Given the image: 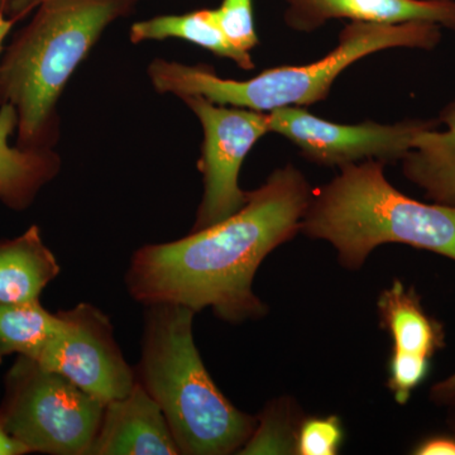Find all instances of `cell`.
<instances>
[{
  "label": "cell",
  "instance_id": "6da1fadb",
  "mask_svg": "<svg viewBox=\"0 0 455 455\" xmlns=\"http://www.w3.org/2000/svg\"><path fill=\"white\" fill-rule=\"evenodd\" d=\"M311 194L296 167L275 171L227 220L137 250L125 275L128 292L143 307L212 309L230 324L262 319L268 309L253 291L254 277L272 251L300 232Z\"/></svg>",
  "mask_w": 455,
  "mask_h": 455
},
{
  "label": "cell",
  "instance_id": "7a4b0ae2",
  "mask_svg": "<svg viewBox=\"0 0 455 455\" xmlns=\"http://www.w3.org/2000/svg\"><path fill=\"white\" fill-rule=\"evenodd\" d=\"M145 307L136 379L163 410L180 454H238L257 418L236 409L212 381L194 340L196 311Z\"/></svg>",
  "mask_w": 455,
  "mask_h": 455
},
{
  "label": "cell",
  "instance_id": "3957f363",
  "mask_svg": "<svg viewBox=\"0 0 455 455\" xmlns=\"http://www.w3.org/2000/svg\"><path fill=\"white\" fill-rule=\"evenodd\" d=\"M381 161L344 164L313 191L300 232L329 242L343 267L359 269L381 244L401 243L455 260V206L418 202L392 187Z\"/></svg>",
  "mask_w": 455,
  "mask_h": 455
},
{
  "label": "cell",
  "instance_id": "277c9868",
  "mask_svg": "<svg viewBox=\"0 0 455 455\" xmlns=\"http://www.w3.org/2000/svg\"><path fill=\"white\" fill-rule=\"evenodd\" d=\"M142 0H41L31 23L0 61V106L18 116L17 146L51 148L57 137L56 104L75 68L101 33L130 16Z\"/></svg>",
  "mask_w": 455,
  "mask_h": 455
},
{
  "label": "cell",
  "instance_id": "5b68a950",
  "mask_svg": "<svg viewBox=\"0 0 455 455\" xmlns=\"http://www.w3.org/2000/svg\"><path fill=\"white\" fill-rule=\"evenodd\" d=\"M440 38L436 23L383 25L352 20L340 32L338 46L311 64L280 66L239 82L218 76L209 66L157 59L149 65L148 76L160 94L179 98L200 95L220 106L268 113L278 108L310 106L324 100L337 77L363 57L394 47L431 50Z\"/></svg>",
  "mask_w": 455,
  "mask_h": 455
},
{
  "label": "cell",
  "instance_id": "8992f818",
  "mask_svg": "<svg viewBox=\"0 0 455 455\" xmlns=\"http://www.w3.org/2000/svg\"><path fill=\"white\" fill-rule=\"evenodd\" d=\"M104 407L61 374L18 355L5 376L0 420L31 453L88 455Z\"/></svg>",
  "mask_w": 455,
  "mask_h": 455
},
{
  "label": "cell",
  "instance_id": "52a82bcc",
  "mask_svg": "<svg viewBox=\"0 0 455 455\" xmlns=\"http://www.w3.org/2000/svg\"><path fill=\"white\" fill-rule=\"evenodd\" d=\"M180 99L196 113L204 131L199 161L204 196L191 229L196 232L227 220L247 202L239 172L251 149L269 133L268 114L220 106L200 95Z\"/></svg>",
  "mask_w": 455,
  "mask_h": 455
},
{
  "label": "cell",
  "instance_id": "ba28073f",
  "mask_svg": "<svg viewBox=\"0 0 455 455\" xmlns=\"http://www.w3.org/2000/svg\"><path fill=\"white\" fill-rule=\"evenodd\" d=\"M57 315L61 319L59 331L29 358L104 405L127 396L137 381L136 371L116 343L109 316L86 302L57 311Z\"/></svg>",
  "mask_w": 455,
  "mask_h": 455
},
{
  "label": "cell",
  "instance_id": "9c48e42d",
  "mask_svg": "<svg viewBox=\"0 0 455 455\" xmlns=\"http://www.w3.org/2000/svg\"><path fill=\"white\" fill-rule=\"evenodd\" d=\"M267 114L269 132L291 140L307 160L338 167L366 160L401 161L411 149L416 134L434 123L340 124L317 118L301 107L278 108Z\"/></svg>",
  "mask_w": 455,
  "mask_h": 455
},
{
  "label": "cell",
  "instance_id": "30bf717a",
  "mask_svg": "<svg viewBox=\"0 0 455 455\" xmlns=\"http://www.w3.org/2000/svg\"><path fill=\"white\" fill-rule=\"evenodd\" d=\"M163 410L139 381L110 401L88 455H179Z\"/></svg>",
  "mask_w": 455,
  "mask_h": 455
},
{
  "label": "cell",
  "instance_id": "8fae6325",
  "mask_svg": "<svg viewBox=\"0 0 455 455\" xmlns=\"http://www.w3.org/2000/svg\"><path fill=\"white\" fill-rule=\"evenodd\" d=\"M284 22L298 32L310 33L328 20L400 25L431 22L455 33V0H284Z\"/></svg>",
  "mask_w": 455,
  "mask_h": 455
},
{
  "label": "cell",
  "instance_id": "7c38bea8",
  "mask_svg": "<svg viewBox=\"0 0 455 455\" xmlns=\"http://www.w3.org/2000/svg\"><path fill=\"white\" fill-rule=\"evenodd\" d=\"M18 116L11 104L0 106V200L13 211L31 206L42 188L56 178L61 160L52 148L26 149L9 145Z\"/></svg>",
  "mask_w": 455,
  "mask_h": 455
},
{
  "label": "cell",
  "instance_id": "4fadbf2b",
  "mask_svg": "<svg viewBox=\"0 0 455 455\" xmlns=\"http://www.w3.org/2000/svg\"><path fill=\"white\" fill-rule=\"evenodd\" d=\"M445 131L431 124L416 134L403 160L407 180L423 188L425 196L442 205L455 206V103L443 110Z\"/></svg>",
  "mask_w": 455,
  "mask_h": 455
},
{
  "label": "cell",
  "instance_id": "5bb4252c",
  "mask_svg": "<svg viewBox=\"0 0 455 455\" xmlns=\"http://www.w3.org/2000/svg\"><path fill=\"white\" fill-rule=\"evenodd\" d=\"M61 272L40 227L32 226L13 239L0 241V304L40 300L42 291Z\"/></svg>",
  "mask_w": 455,
  "mask_h": 455
},
{
  "label": "cell",
  "instance_id": "9a60e30c",
  "mask_svg": "<svg viewBox=\"0 0 455 455\" xmlns=\"http://www.w3.org/2000/svg\"><path fill=\"white\" fill-rule=\"evenodd\" d=\"M381 326L390 333L394 348L430 358L445 347L444 328L425 311L412 287L395 280L379 302Z\"/></svg>",
  "mask_w": 455,
  "mask_h": 455
},
{
  "label": "cell",
  "instance_id": "2e32d148",
  "mask_svg": "<svg viewBox=\"0 0 455 455\" xmlns=\"http://www.w3.org/2000/svg\"><path fill=\"white\" fill-rule=\"evenodd\" d=\"M131 41L140 44L149 40L180 38L211 51L214 55L233 60L244 70H252L251 53L236 50L221 29L217 9H200L180 16H160L132 26Z\"/></svg>",
  "mask_w": 455,
  "mask_h": 455
},
{
  "label": "cell",
  "instance_id": "e0dca14e",
  "mask_svg": "<svg viewBox=\"0 0 455 455\" xmlns=\"http://www.w3.org/2000/svg\"><path fill=\"white\" fill-rule=\"evenodd\" d=\"M61 326L40 300L0 304V363L11 355L32 357Z\"/></svg>",
  "mask_w": 455,
  "mask_h": 455
},
{
  "label": "cell",
  "instance_id": "ac0fdd59",
  "mask_svg": "<svg viewBox=\"0 0 455 455\" xmlns=\"http://www.w3.org/2000/svg\"><path fill=\"white\" fill-rule=\"evenodd\" d=\"M300 414L287 398L271 401L257 418L256 429L238 454H296Z\"/></svg>",
  "mask_w": 455,
  "mask_h": 455
},
{
  "label": "cell",
  "instance_id": "d6986e66",
  "mask_svg": "<svg viewBox=\"0 0 455 455\" xmlns=\"http://www.w3.org/2000/svg\"><path fill=\"white\" fill-rule=\"evenodd\" d=\"M343 440V425L337 416L305 418L299 427L296 454L335 455Z\"/></svg>",
  "mask_w": 455,
  "mask_h": 455
},
{
  "label": "cell",
  "instance_id": "ffe728a7",
  "mask_svg": "<svg viewBox=\"0 0 455 455\" xmlns=\"http://www.w3.org/2000/svg\"><path fill=\"white\" fill-rule=\"evenodd\" d=\"M430 371V358L415 353L392 349L388 363L387 387L394 394L395 400L400 405H405Z\"/></svg>",
  "mask_w": 455,
  "mask_h": 455
},
{
  "label": "cell",
  "instance_id": "44dd1931",
  "mask_svg": "<svg viewBox=\"0 0 455 455\" xmlns=\"http://www.w3.org/2000/svg\"><path fill=\"white\" fill-rule=\"evenodd\" d=\"M217 13L224 35L236 50L250 53L259 44L253 0H223Z\"/></svg>",
  "mask_w": 455,
  "mask_h": 455
},
{
  "label": "cell",
  "instance_id": "7402d4cb",
  "mask_svg": "<svg viewBox=\"0 0 455 455\" xmlns=\"http://www.w3.org/2000/svg\"><path fill=\"white\" fill-rule=\"evenodd\" d=\"M416 455H455V434L425 438L414 448Z\"/></svg>",
  "mask_w": 455,
  "mask_h": 455
},
{
  "label": "cell",
  "instance_id": "603a6c76",
  "mask_svg": "<svg viewBox=\"0 0 455 455\" xmlns=\"http://www.w3.org/2000/svg\"><path fill=\"white\" fill-rule=\"evenodd\" d=\"M430 398L438 405L455 407V373L431 387Z\"/></svg>",
  "mask_w": 455,
  "mask_h": 455
},
{
  "label": "cell",
  "instance_id": "cb8c5ba5",
  "mask_svg": "<svg viewBox=\"0 0 455 455\" xmlns=\"http://www.w3.org/2000/svg\"><path fill=\"white\" fill-rule=\"evenodd\" d=\"M40 2L41 0H0V13L17 20L40 4Z\"/></svg>",
  "mask_w": 455,
  "mask_h": 455
},
{
  "label": "cell",
  "instance_id": "d4e9b609",
  "mask_svg": "<svg viewBox=\"0 0 455 455\" xmlns=\"http://www.w3.org/2000/svg\"><path fill=\"white\" fill-rule=\"evenodd\" d=\"M31 453L22 442L8 433L0 420V455H23Z\"/></svg>",
  "mask_w": 455,
  "mask_h": 455
},
{
  "label": "cell",
  "instance_id": "484cf974",
  "mask_svg": "<svg viewBox=\"0 0 455 455\" xmlns=\"http://www.w3.org/2000/svg\"><path fill=\"white\" fill-rule=\"evenodd\" d=\"M14 22H16V20H13V18H9L0 13V53L3 51V44H4V40L7 38L8 33L11 32Z\"/></svg>",
  "mask_w": 455,
  "mask_h": 455
},
{
  "label": "cell",
  "instance_id": "4316f807",
  "mask_svg": "<svg viewBox=\"0 0 455 455\" xmlns=\"http://www.w3.org/2000/svg\"><path fill=\"white\" fill-rule=\"evenodd\" d=\"M451 429H453V433L455 434V415L453 416V419H451Z\"/></svg>",
  "mask_w": 455,
  "mask_h": 455
}]
</instances>
